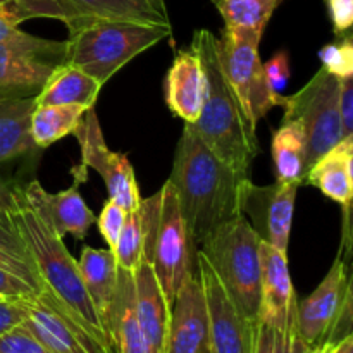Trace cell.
<instances>
[{
    "label": "cell",
    "instance_id": "f1b7e54d",
    "mask_svg": "<svg viewBox=\"0 0 353 353\" xmlns=\"http://www.w3.org/2000/svg\"><path fill=\"white\" fill-rule=\"evenodd\" d=\"M88 109L81 105H40L31 114L30 133L37 148H47L69 137Z\"/></svg>",
    "mask_w": 353,
    "mask_h": 353
},
{
    "label": "cell",
    "instance_id": "836d02e7",
    "mask_svg": "<svg viewBox=\"0 0 353 353\" xmlns=\"http://www.w3.org/2000/svg\"><path fill=\"white\" fill-rule=\"evenodd\" d=\"M264 74L269 88L276 93H281V90L290 81V55L286 50H279L271 61L264 62Z\"/></svg>",
    "mask_w": 353,
    "mask_h": 353
},
{
    "label": "cell",
    "instance_id": "b9f144b4",
    "mask_svg": "<svg viewBox=\"0 0 353 353\" xmlns=\"http://www.w3.org/2000/svg\"><path fill=\"white\" fill-rule=\"evenodd\" d=\"M2 2H7V0H0V3H2Z\"/></svg>",
    "mask_w": 353,
    "mask_h": 353
},
{
    "label": "cell",
    "instance_id": "83f0119b",
    "mask_svg": "<svg viewBox=\"0 0 353 353\" xmlns=\"http://www.w3.org/2000/svg\"><path fill=\"white\" fill-rule=\"evenodd\" d=\"M272 159L276 183L303 185L305 178V143L299 124L281 123L272 137Z\"/></svg>",
    "mask_w": 353,
    "mask_h": 353
},
{
    "label": "cell",
    "instance_id": "d6a6232c",
    "mask_svg": "<svg viewBox=\"0 0 353 353\" xmlns=\"http://www.w3.org/2000/svg\"><path fill=\"white\" fill-rule=\"evenodd\" d=\"M126 210L117 205L114 200L107 199L103 202L102 212H100L97 223H99L100 234L105 240V243L109 245V250L114 252V248H116L121 231H123L124 223H126Z\"/></svg>",
    "mask_w": 353,
    "mask_h": 353
},
{
    "label": "cell",
    "instance_id": "4316f807",
    "mask_svg": "<svg viewBox=\"0 0 353 353\" xmlns=\"http://www.w3.org/2000/svg\"><path fill=\"white\" fill-rule=\"evenodd\" d=\"M159 196L161 195L157 192L150 199L141 200L140 207L128 214L126 223L112 252L117 268L131 274L137 271V268L145 259V247H147L152 224L159 209Z\"/></svg>",
    "mask_w": 353,
    "mask_h": 353
},
{
    "label": "cell",
    "instance_id": "9c48e42d",
    "mask_svg": "<svg viewBox=\"0 0 353 353\" xmlns=\"http://www.w3.org/2000/svg\"><path fill=\"white\" fill-rule=\"evenodd\" d=\"M352 285L341 252L330 272L296 309V333L310 348L340 343L352 334Z\"/></svg>",
    "mask_w": 353,
    "mask_h": 353
},
{
    "label": "cell",
    "instance_id": "44dd1931",
    "mask_svg": "<svg viewBox=\"0 0 353 353\" xmlns=\"http://www.w3.org/2000/svg\"><path fill=\"white\" fill-rule=\"evenodd\" d=\"M78 265L86 293L102 321L107 336L110 338V323H112L114 302H116L117 293V274H119V268H117L112 250L85 247L79 255Z\"/></svg>",
    "mask_w": 353,
    "mask_h": 353
},
{
    "label": "cell",
    "instance_id": "e0dca14e",
    "mask_svg": "<svg viewBox=\"0 0 353 353\" xmlns=\"http://www.w3.org/2000/svg\"><path fill=\"white\" fill-rule=\"evenodd\" d=\"M303 185H312L343 209V240L340 250L350 254V209L353 199V134L321 155L305 172Z\"/></svg>",
    "mask_w": 353,
    "mask_h": 353
},
{
    "label": "cell",
    "instance_id": "60d3db41",
    "mask_svg": "<svg viewBox=\"0 0 353 353\" xmlns=\"http://www.w3.org/2000/svg\"><path fill=\"white\" fill-rule=\"evenodd\" d=\"M336 345V343H334ZM334 345H323V347H317V348H310L309 353H330L331 348L334 347Z\"/></svg>",
    "mask_w": 353,
    "mask_h": 353
},
{
    "label": "cell",
    "instance_id": "ba28073f",
    "mask_svg": "<svg viewBox=\"0 0 353 353\" xmlns=\"http://www.w3.org/2000/svg\"><path fill=\"white\" fill-rule=\"evenodd\" d=\"M159 209L145 247V259L152 264L169 307L179 288L195 274L192 268V243L179 210L178 195L169 181L159 190Z\"/></svg>",
    "mask_w": 353,
    "mask_h": 353
},
{
    "label": "cell",
    "instance_id": "4fadbf2b",
    "mask_svg": "<svg viewBox=\"0 0 353 353\" xmlns=\"http://www.w3.org/2000/svg\"><path fill=\"white\" fill-rule=\"evenodd\" d=\"M299 188L300 185L295 183H274L272 186L257 188L250 179L241 196V212L254 217V224H250L261 240L285 254H288Z\"/></svg>",
    "mask_w": 353,
    "mask_h": 353
},
{
    "label": "cell",
    "instance_id": "7a4b0ae2",
    "mask_svg": "<svg viewBox=\"0 0 353 353\" xmlns=\"http://www.w3.org/2000/svg\"><path fill=\"white\" fill-rule=\"evenodd\" d=\"M193 245H202L223 224L243 216L241 196L250 178L224 164L185 124L168 179Z\"/></svg>",
    "mask_w": 353,
    "mask_h": 353
},
{
    "label": "cell",
    "instance_id": "5bb4252c",
    "mask_svg": "<svg viewBox=\"0 0 353 353\" xmlns=\"http://www.w3.org/2000/svg\"><path fill=\"white\" fill-rule=\"evenodd\" d=\"M296 300L288 269V254L261 241V305L259 323L274 330L296 331Z\"/></svg>",
    "mask_w": 353,
    "mask_h": 353
},
{
    "label": "cell",
    "instance_id": "f546056e",
    "mask_svg": "<svg viewBox=\"0 0 353 353\" xmlns=\"http://www.w3.org/2000/svg\"><path fill=\"white\" fill-rule=\"evenodd\" d=\"M285 0H216L224 28L255 30L264 33L274 10Z\"/></svg>",
    "mask_w": 353,
    "mask_h": 353
},
{
    "label": "cell",
    "instance_id": "ab89813d",
    "mask_svg": "<svg viewBox=\"0 0 353 353\" xmlns=\"http://www.w3.org/2000/svg\"><path fill=\"white\" fill-rule=\"evenodd\" d=\"M330 353H353V336H347L345 340H341L340 343L334 345L333 348H331Z\"/></svg>",
    "mask_w": 353,
    "mask_h": 353
},
{
    "label": "cell",
    "instance_id": "603a6c76",
    "mask_svg": "<svg viewBox=\"0 0 353 353\" xmlns=\"http://www.w3.org/2000/svg\"><path fill=\"white\" fill-rule=\"evenodd\" d=\"M24 307L23 324L50 353H92L78 331L64 319L54 307L34 295L19 300Z\"/></svg>",
    "mask_w": 353,
    "mask_h": 353
},
{
    "label": "cell",
    "instance_id": "3957f363",
    "mask_svg": "<svg viewBox=\"0 0 353 353\" xmlns=\"http://www.w3.org/2000/svg\"><path fill=\"white\" fill-rule=\"evenodd\" d=\"M192 47L199 52L205 69L207 90L200 117L188 126L224 164L240 176L250 178L252 162L261 154L257 130L248 123L233 88L224 78L216 54V34L209 30L195 31Z\"/></svg>",
    "mask_w": 353,
    "mask_h": 353
},
{
    "label": "cell",
    "instance_id": "1f68e13d",
    "mask_svg": "<svg viewBox=\"0 0 353 353\" xmlns=\"http://www.w3.org/2000/svg\"><path fill=\"white\" fill-rule=\"evenodd\" d=\"M0 353H50L23 323L0 334Z\"/></svg>",
    "mask_w": 353,
    "mask_h": 353
},
{
    "label": "cell",
    "instance_id": "52a82bcc",
    "mask_svg": "<svg viewBox=\"0 0 353 353\" xmlns=\"http://www.w3.org/2000/svg\"><path fill=\"white\" fill-rule=\"evenodd\" d=\"M283 123H295L305 143V172L345 137L338 112V78L321 68L302 90L283 100Z\"/></svg>",
    "mask_w": 353,
    "mask_h": 353
},
{
    "label": "cell",
    "instance_id": "cb8c5ba5",
    "mask_svg": "<svg viewBox=\"0 0 353 353\" xmlns=\"http://www.w3.org/2000/svg\"><path fill=\"white\" fill-rule=\"evenodd\" d=\"M102 83L76 65L64 64L52 72L41 92L34 97L40 105H81L92 109L95 105Z\"/></svg>",
    "mask_w": 353,
    "mask_h": 353
},
{
    "label": "cell",
    "instance_id": "d590c367",
    "mask_svg": "<svg viewBox=\"0 0 353 353\" xmlns=\"http://www.w3.org/2000/svg\"><path fill=\"white\" fill-rule=\"evenodd\" d=\"M338 112L347 134H353V76L338 79Z\"/></svg>",
    "mask_w": 353,
    "mask_h": 353
},
{
    "label": "cell",
    "instance_id": "ffe728a7",
    "mask_svg": "<svg viewBox=\"0 0 353 353\" xmlns=\"http://www.w3.org/2000/svg\"><path fill=\"white\" fill-rule=\"evenodd\" d=\"M134 312L150 353H165L169 303L162 293L152 264L143 259L133 272Z\"/></svg>",
    "mask_w": 353,
    "mask_h": 353
},
{
    "label": "cell",
    "instance_id": "d6986e66",
    "mask_svg": "<svg viewBox=\"0 0 353 353\" xmlns=\"http://www.w3.org/2000/svg\"><path fill=\"white\" fill-rule=\"evenodd\" d=\"M205 90L207 76L199 52L193 47L178 52L164 81L169 110L185 124H193L202 112Z\"/></svg>",
    "mask_w": 353,
    "mask_h": 353
},
{
    "label": "cell",
    "instance_id": "277c9868",
    "mask_svg": "<svg viewBox=\"0 0 353 353\" xmlns=\"http://www.w3.org/2000/svg\"><path fill=\"white\" fill-rule=\"evenodd\" d=\"M172 34L171 26L92 19L69 30L65 64L76 65L105 85L131 59Z\"/></svg>",
    "mask_w": 353,
    "mask_h": 353
},
{
    "label": "cell",
    "instance_id": "ac0fdd59",
    "mask_svg": "<svg viewBox=\"0 0 353 353\" xmlns=\"http://www.w3.org/2000/svg\"><path fill=\"white\" fill-rule=\"evenodd\" d=\"M78 188L79 181L76 179L71 188L54 195L45 192L37 179L21 186L28 203L59 236L64 238L65 234H71L74 240H85L88 230L95 223V214L88 209Z\"/></svg>",
    "mask_w": 353,
    "mask_h": 353
},
{
    "label": "cell",
    "instance_id": "9a60e30c",
    "mask_svg": "<svg viewBox=\"0 0 353 353\" xmlns=\"http://www.w3.org/2000/svg\"><path fill=\"white\" fill-rule=\"evenodd\" d=\"M165 353H210L209 314L196 271L169 307Z\"/></svg>",
    "mask_w": 353,
    "mask_h": 353
},
{
    "label": "cell",
    "instance_id": "8992f818",
    "mask_svg": "<svg viewBox=\"0 0 353 353\" xmlns=\"http://www.w3.org/2000/svg\"><path fill=\"white\" fill-rule=\"evenodd\" d=\"M262 31L224 28L216 38V54L224 78L233 88L252 128L274 107L283 105L285 97L269 88L264 74V62L259 54Z\"/></svg>",
    "mask_w": 353,
    "mask_h": 353
},
{
    "label": "cell",
    "instance_id": "e575fe53",
    "mask_svg": "<svg viewBox=\"0 0 353 353\" xmlns=\"http://www.w3.org/2000/svg\"><path fill=\"white\" fill-rule=\"evenodd\" d=\"M34 295L37 292L26 281L0 268V299L17 302V300L33 299Z\"/></svg>",
    "mask_w": 353,
    "mask_h": 353
},
{
    "label": "cell",
    "instance_id": "7bdbcfd3",
    "mask_svg": "<svg viewBox=\"0 0 353 353\" xmlns=\"http://www.w3.org/2000/svg\"><path fill=\"white\" fill-rule=\"evenodd\" d=\"M0 300H3V299H0Z\"/></svg>",
    "mask_w": 353,
    "mask_h": 353
},
{
    "label": "cell",
    "instance_id": "7c38bea8",
    "mask_svg": "<svg viewBox=\"0 0 353 353\" xmlns=\"http://www.w3.org/2000/svg\"><path fill=\"white\" fill-rule=\"evenodd\" d=\"M195 264L209 314L210 353H252L255 324L245 319L231 302L202 252L196 254Z\"/></svg>",
    "mask_w": 353,
    "mask_h": 353
},
{
    "label": "cell",
    "instance_id": "484cf974",
    "mask_svg": "<svg viewBox=\"0 0 353 353\" xmlns=\"http://www.w3.org/2000/svg\"><path fill=\"white\" fill-rule=\"evenodd\" d=\"M34 107V97L0 100V164L37 150L30 133Z\"/></svg>",
    "mask_w": 353,
    "mask_h": 353
},
{
    "label": "cell",
    "instance_id": "7402d4cb",
    "mask_svg": "<svg viewBox=\"0 0 353 353\" xmlns=\"http://www.w3.org/2000/svg\"><path fill=\"white\" fill-rule=\"evenodd\" d=\"M0 268L26 281L38 293L43 290L33 257L12 212V186L0 179Z\"/></svg>",
    "mask_w": 353,
    "mask_h": 353
},
{
    "label": "cell",
    "instance_id": "8d00e7d4",
    "mask_svg": "<svg viewBox=\"0 0 353 353\" xmlns=\"http://www.w3.org/2000/svg\"><path fill=\"white\" fill-rule=\"evenodd\" d=\"M326 3L334 33L343 37L353 24V0H326Z\"/></svg>",
    "mask_w": 353,
    "mask_h": 353
},
{
    "label": "cell",
    "instance_id": "8fae6325",
    "mask_svg": "<svg viewBox=\"0 0 353 353\" xmlns=\"http://www.w3.org/2000/svg\"><path fill=\"white\" fill-rule=\"evenodd\" d=\"M72 134L81 147V164L78 168L79 174L76 176V181H85L86 169H93L105 183L110 200L123 207L128 214L137 210L141 203V196L133 165L126 155L112 152L107 147L93 107L86 110Z\"/></svg>",
    "mask_w": 353,
    "mask_h": 353
},
{
    "label": "cell",
    "instance_id": "2e32d148",
    "mask_svg": "<svg viewBox=\"0 0 353 353\" xmlns=\"http://www.w3.org/2000/svg\"><path fill=\"white\" fill-rule=\"evenodd\" d=\"M50 19H59L68 30L92 19L171 26L164 0H47Z\"/></svg>",
    "mask_w": 353,
    "mask_h": 353
},
{
    "label": "cell",
    "instance_id": "30bf717a",
    "mask_svg": "<svg viewBox=\"0 0 353 353\" xmlns=\"http://www.w3.org/2000/svg\"><path fill=\"white\" fill-rule=\"evenodd\" d=\"M65 64V41L19 30L0 43V100L37 97L52 72Z\"/></svg>",
    "mask_w": 353,
    "mask_h": 353
},
{
    "label": "cell",
    "instance_id": "5b68a950",
    "mask_svg": "<svg viewBox=\"0 0 353 353\" xmlns=\"http://www.w3.org/2000/svg\"><path fill=\"white\" fill-rule=\"evenodd\" d=\"M261 241L247 216H240L200 245L224 292L252 324H257L261 305Z\"/></svg>",
    "mask_w": 353,
    "mask_h": 353
},
{
    "label": "cell",
    "instance_id": "4dcf8cb0",
    "mask_svg": "<svg viewBox=\"0 0 353 353\" xmlns=\"http://www.w3.org/2000/svg\"><path fill=\"white\" fill-rule=\"evenodd\" d=\"M323 68L334 78H350L353 76V43L350 34H343L336 43L324 45L319 50Z\"/></svg>",
    "mask_w": 353,
    "mask_h": 353
},
{
    "label": "cell",
    "instance_id": "f35d334b",
    "mask_svg": "<svg viewBox=\"0 0 353 353\" xmlns=\"http://www.w3.org/2000/svg\"><path fill=\"white\" fill-rule=\"evenodd\" d=\"M24 316H26V312H24V307L19 300L17 302L0 300V334L9 330V327L23 323Z\"/></svg>",
    "mask_w": 353,
    "mask_h": 353
},
{
    "label": "cell",
    "instance_id": "d4e9b609",
    "mask_svg": "<svg viewBox=\"0 0 353 353\" xmlns=\"http://www.w3.org/2000/svg\"><path fill=\"white\" fill-rule=\"evenodd\" d=\"M110 340L116 353H150L147 340L138 324L134 312L133 274L119 269L117 274V293L114 302Z\"/></svg>",
    "mask_w": 353,
    "mask_h": 353
},
{
    "label": "cell",
    "instance_id": "74e56055",
    "mask_svg": "<svg viewBox=\"0 0 353 353\" xmlns=\"http://www.w3.org/2000/svg\"><path fill=\"white\" fill-rule=\"evenodd\" d=\"M23 21V14H21L19 7L16 6L14 0L0 3V43L14 37L19 31V24Z\"/></svg>",
    "mask_w": 353,
    "mask_h": 353
},
{
    "label": "cell",
    "instance_id": "6da1fadb",
    "mask_svg": "<svg viewBox=\"0 0 353 353\" xmlns=\"http://www.w3.org/2000/svg\"><path fill=\"white\" fill-rule=\"evenodd\" d=\"M12 212L43 283L38 296L71 323L90 352L116 353L86 293L78 261L65 248L64 238L28 203L21 186H12Z\"/></svg>",
    "mask_w": 353,
    "mask_h": 353
}]
</instances>
